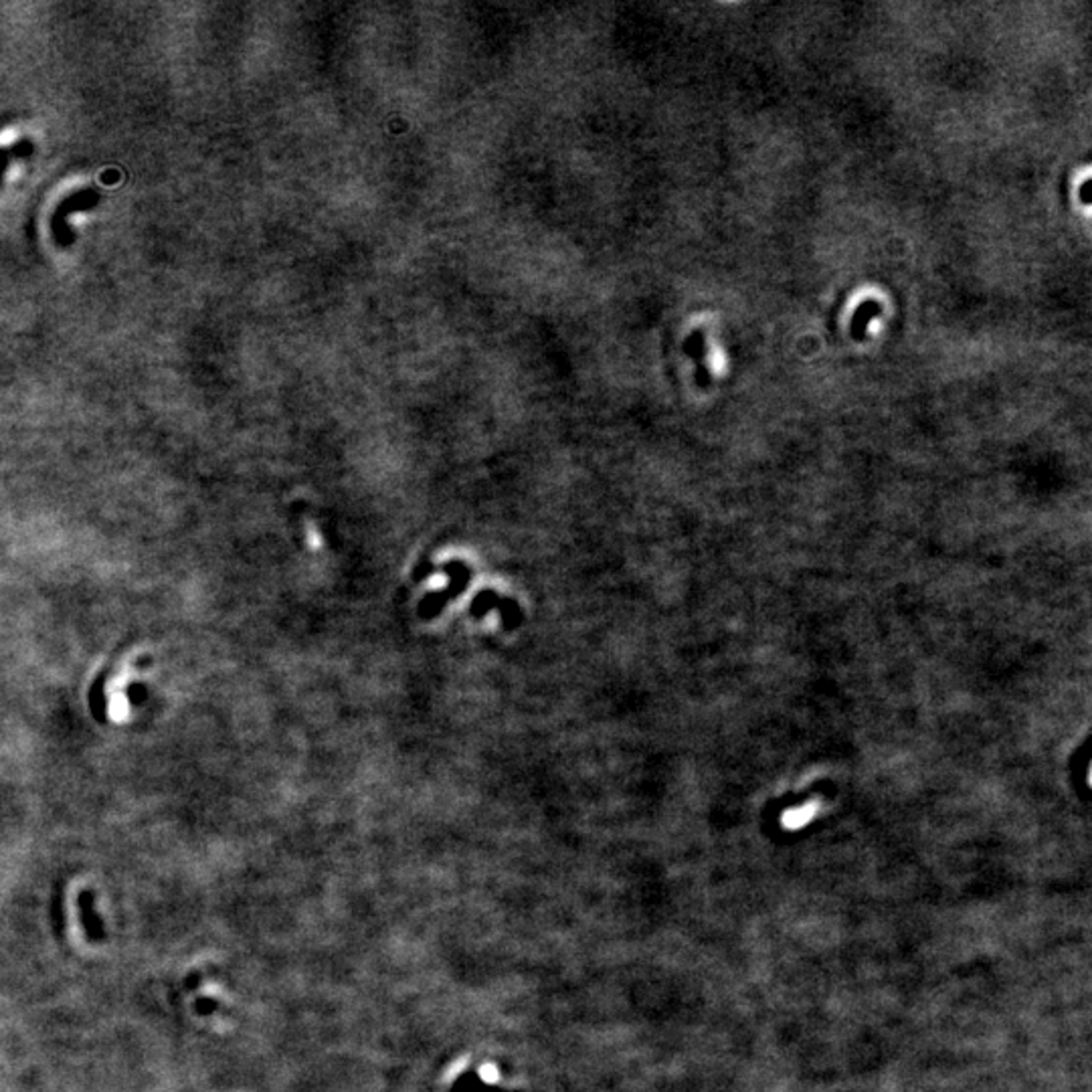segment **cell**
Here are the masks:
<instances>
[{
  "label": "cell",
  "instance_id": "cell-1",
  "mask_svg": "<svg viewBox=\"0 0 1092 1092\" xmlns=\"http://www.w3.org/2000/svg\"><path fill=\"white\" fill-rule=\"evenodd\" d=\"M878 312H880V306H878V304H872V302L864 304V306L858 309V314H855V332H858L860 336H864V332H866V326H868V322H870L872 318L876 316Z\"/></svg>",
  "mask_w": 1092,
  "mask_h": 1092
},
{
  "label": "cell",
  "instance_id": "cell-2",
  "mask_svg": "<svg viewBox=\"0 0 1092 1092\" xmlns=\"http://www.w3.org/2000/svg\"><path fill=\"white\" fill-rule=\"evenodd\" d=\"M1082 200H1087V203H1092V180L1087 182L1085 187H1082Z\"/></svg>",
  "mask_w": 1092,
  "mask_h": 1092
}]
</instances>
